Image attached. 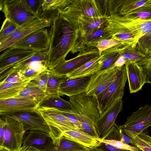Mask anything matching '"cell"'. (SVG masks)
Instances as JSON below:
<instances>
[{
    "label": "cell",
    "instance_id": "6da1fadb",
    "mask_svg": "<svg viewBox=\"0 0 151 151\" xmlns=\"http://www.w3.org/2000/svg\"><path fill=\"white\" fill-rule=\"evenodd\" d=\"M49 47L45 65L49 70L65 60L79 37L77 28L59 13L52 20L49 31Z\"/></svg>",
    "mask_w": 151,
    "mask_h": 151
},
{
    "label": "cell",
    "instance_id": "7a4b0ae2",
    "mask_svg": "<svg viewBox=\"0 0 151 151\" xmlns=\"http://www.w3.org/2000/svg\"><path fill=\"white\" fill-rule=\"evenodd\" d=\"M69 98L73 114L81 122L85 131L99 138L95 127L100 116L96 96L88 95L85 92Z\"/></svg>",
    "mask_w": 151,
    "mask_h": 151
},
{
    "label": "cell",
    "instance_id": "3957f363",
    "mask_svg": "<svg viewBox=\"0 0 151 151\" xmlns=\"http://www.w3.org/2000/svg\"><path fill=\"white\" fill-rule=\"evenodd\" d=\"M58 13L78 29L85 23L101 17L102 14L96 0H70Z\"/></svg>",
    "mask_w": 151,
    "mask_h": 151
},
{
    "label": "cell",
    "instance_id": "277c9868",
    "mask_svg": "<svg viewBox=\"0 0 151 151\" xmlns=\"http://www.w3.org/2000/svg\"><path fill=\"white\" fill-rule=\"evenodd\" d=\"M1 11L5 18L9 19L22 28L40 18L30 9L26 0H4Z\"/></svg>",
    "mask_w": 151,
    "mask_h": 151
},
{
    "label": "cell",
    "instance_id": "5b68a950",
    "mask_svg": "<svg viewBox=\"0 0 151 151\" xmlns=\"http://www.w3.org/2000/svg\"><path fill=\"white\" fill-rule=\"evenodd\" d=\"M127 80L124 65L120 67L114 81L96 96L100 115L122 99Z\"/></svg>",
    "mask_w": 151,
    "mask_h": 151
},
{
    "label": "cell",
    "instance_id": "8992f818",
    "mask_svg": "<svg viewBox=\"0 0 151 151\" xmlns=\"http://www.w3.org/2000/svg\"><path fill=\"white\" fill-rule=\"evenodd\" d=\"M49 126L52 135L54 145L63 133L79 129L58 109L53 108H37Z\"/></svg>",
    "mask_w": 151,
    "mask_h": 151
},
{
    "label": "cell",
    "instance_id": "52a82bcc",
    "mask_svg": "<svg viewBox=\"0 0 151 151\" xmlns=\"http://www.w3.org/2000/svg\"><path fill=\"white\" fill-rule=\"evenodd\" d=\"M151 126V105L146 104L133 112L123 125L119 126L132 139Z\"/></svg>",
    "mask_w": 151,
    "mask_h": 151
},
{
    "label": "cell",
    "instance_id": "ba28073f",
    "mask_svg": "<svg viewBox=\"0 0 151 151\" xmlns=\"http://www.w3.org/2000/svg\"><path fill=\"white\" fill-rule=\"evenodd\" d=\"M1 116L6 124L3 143L0 147L8 151H19L25 133L22 124L18 120L9 116Z\"/></svg>",
    "mask_w": 151,
    "mask_h": 151
},
{
    "label": "cell",
    "instance_id": "9c48e42d",
    "mask_svg": "<svg viewBox=\"0 0 151 151\" xmlns=\"http://www.w3.org/2000/svg\"><path fill=\"white\" fill-rule=\"evenodd\" d=\"M120 68L114 66L91 75L86 91V94L97 96L103 92L115 80Z\"/></svg>",
    "mask_w": 151,
    "mask_h": 151
},
{
    "label": "cell",
    "instance_id": "30bf717a",
    "mask_svg": "<svg viewBox=\"0 0 151 151\" xmlns=\"http://www.w3.org/2000/svg\"><path fill=\"white\" fill-rule=\"evenodd\" d=\"M100 55L96 48H91L80 52L75 57L61 62L50 70L55 74L65 76L86 63Z\"/></svg>",
    "mask_w": 151,
    "mask_h": 151
},
{
    "label": "cell",
    "instance_id": "8fae6325",
    "mask_svg": "<svg viewBox=\"0 0 151 151\" xmlns=\"http://www.w3.org/2000/svg\"><path fill=\"white\" fill-rule=\"evenodd\" d=\"M7 116L19 120L22 124L25 132L28 130L43 131L49 134L52 138L49 126L37 108Z\"/></svg>",
    "mask_w": 151,
    "mask_h": 151
},
{
    "label": "cell",
    "instance_id": "7c38bea8",
    "mask_svg": "<svg viewBox=\"0 0 151 151\" xmlns=\"http://www.w3.org/2000/svg\"><path fill=\"white\" fill-rule=\"evenodd\" d=\"M12 47L35 51H46L49 47V31L47 28L36 30L20 40Z\"/></svg>",
    "mask_w": 151,
    "mask_h": 151
},
{
    "label": "cell",
    "instance_id": "4fadbf2b",
    "mask_svg": "<svg viewBox=\"0 0 151 151\" xmlns=\"http://www.w3.org/2000/svg\"><path fill=\"white\" fill-rule=\"evenodd\" d=\"M52 20L40 18L33 23L22 28H18L2 42L0 43V52L12 47L18 42L38 29L50 27Z\"/></svg>",
    "mask_w": 151,
    "mask_h": 151
},
{
    "label": "cell",
    "instance_id": "5bb4252c",
    "mask_svg": "<svg viewBox=\"0 0 151 151\" xmlns=\"http://www.w3.org/2000/svg\"><path fill=\"white\" fill-rule=\"evenodd\" d=\"M122 99L101 114L97 121L95 127L99 137L104 138L115 124V121L123 109Z\"/></svg>",
    "mask_w": 151,
    "mask_h": 151
},
{
    "label": "cell",
    "instance_id": "9a60e30c",
    "mask_svg": "<svg viewBox=\"0 0 151 151\" xmlns=\"http://www.w3.org/2000/svg\"><path fill=\"white\" fill-rule=\"evenodd\" d=\"M105 27L110 38L118 40L123 45L136 47L138 41L130 32L110 15L108 16Z\"/></svg>",
    "mask_w": 151,
    "mask_h": 151
},
{
    "label": "cell",
    "instance_id": "2e32d148",
    "mask_svg": "<svg viewBox=\"0 0 151 151\" xmlns=\"http://www.w3.org/2000/svg\"><path fill=\"white\" fill-rule=\"evenodd\" d=\"M37 105L35 101L24 98L15 97L0 99V115H11L35 109L37 108Z\"/></svg>",
    "mask_w": 151,
    "mask_h": 151
},
{
    "label": "cell",
    "instance_id": "e0dca14e",
    "mask_svg": "<svg viewBox=\"0 0 151 151\" xmlns=\"http://www.w3.org/2000/svg\"><path fill=\"white\" fill-rule=\"evenodd\" d=\"M35 51L11 47L0 56V74L31 56Z\"/></svg>",
    "mask_w": 151,
    "mask_h": 151
},
{
    "label": "cell",
    "instance_id": "ac0fdd59",
    "mask_svg": "<svg viewBox=\"0 0 151 151\" xmlns=\"http://www.w3.org/2000/svg\"><path fill=\"white\" fill-rule=\"evenodd\" d=\"M54 145L53 139L49 134L43 131L30 130L24 133L22 147H32L40 151H45Z\"/></svg>",
    "mask_w": 151,
    "mask_h": 151
},
{
    "label": "cell",
    "instance_id": "d6986e66",
    "mask_svg": "<svg viewBox=\"0 0 151 151\" xmlns=\"http://www.w3.org/2000/svg\"><path fill=\"white\" fill-rule=\"evenodd\" d=\"M105 25L101 28L82 37H79L71 52L72 53L83 52L96 47L97 43L105 39H110Z\"/></svg>",
    "mask_w": 151,
    "mask_h": 151
},
{
    "label": "cell",
    "instance_id": "ffe728a7",
    "mask_svg": "<svg viewBox=\"0 0 151 151\" xmlns=\"http://www.w3.org/2000/svg\"><path fill=\"white\" fill-rule=\"evenodd\" d=\"M130 93L141 90L147 83L145 76L141 68L136 61L128 60L125 65Z\"/></svg>",
    "mask_w": 151,
    "mask_h": 151
},
{
    "label": "cell",
    "instance_id": "44dd1931",
    "mask_svg": "<svg viewBox=\"0 0 151 151\" xmlns=\"http://www.w3.org/2000/svg\"><path fill=\"white\" fill-rule=\"evenodd\" d=\"M90 78V76L73 79L65 77L60 86L59 95L70 97L85 92Z\"/></svg>",
    "mask_w": 151,
    "mask_h": 151
},
{
    "label": "cell",
    "instance_id": "7402d4cb",
    "mask_svg": "<svg viewBox=\"0 0 151 151\" xmlns=\"http://www.w3.org/2000/svg\"><path fill=\"white\" fill-rule=\"evenodd\" d=\"M105 54L99 55L86 63L79 68L65 76L70 79L91 76L100 71L104 60Z\"/></svg>",
    "mask_w": 151,
    "mask_h": 151
},
{
    "label": "cell",
    "instance_id": "603a6c76",
    "mask_svg": "<svg viewBox=\"0 0 151 151\" xmlns=\"http://www.w3.org/2000/svg\"><path fill=\"white\" fill-rule=\"evenodd\" d=\"M136 24L142 36L138 40L136 47L147 56L151 53V19H136Z\"/></svg>",
    "mask_w": 151,
    "mask_h": 151
},
{
    "label": "cell",
    "instance_id": "cb8c5ba5",
    "mask_svg": "<svg viewBox=\"0 0 151 151\" xmlns=\"http://www.w3.org/2000/svg\"><path fill=\"white\" fill-rule=\"evenodd\" d=\"M62 136H64L66 139L87 148H92L97 146L102 139L81 129L78 131H68L63 133Z\"/></svg>",
    "mask_w": 151,
    "mask_h": 151
},
{
    "label": "cell",
    "instance_id": "d4e9b609",
    "mask_svg": "<svg viewBox=\"0 0 151 151\" xmlns=\"http://www.w3.org/2000/svg\"><path fill=\"white\" fill-rule=\"evenodd\" d=\"M37 108H53L60 111L73 114L71 104L61 98L59 95L48 94L38 104Z\"/></svg>",
    "mask_w": 151,
    "mask_h": 151
},
{
    "label": "cell",
    "instance_id": "484cf974",
    "mask_svg": "<svg viewBox=\"0 0 151 151\" xmlns=\"http://www.w3.org/2000/svg\"><path fill=\"white\" fill-rule=\"evenodd\" d=\"M70 0H42L38 15L40 18L52 20Z\"/></svg>",
    "mask_w": 151,
    "mask_h": 151
},
{
    "label": "cell",
    "instance_id": "4316f807",
    "mask_svg": "<svg viewBox=\"0 0 151 151\" xmlns=\"http://www.w3.org/2000/svg\"><path fill=\"white\" fill-rule=\"evenodd\" d=\"M29 81L7 83L0 85V99L17 97Z\"/></svg>",
    "mask_w": 151,
    "mask_h": 151
},
{
    "label": "cell",
    "instance_id": "83f0119b",
    "mask_svg": "<svg viewBox=\"0 0 151 151\" xmlns=\"http://www.w3.org/2000/svg\"><path fill=\"white\" fill-rule=\"evenodd\" d=\"M29 82L16 97L32 99L35 101L38 105L48 94L41 88L31 84Z\"/></svg>",
    "mask_w": 151,
    "mask_h": 151
},
{
    "label": "cell",
    "instance_id": "f1b7e54d",
    "mask_svg": "<svg viewBox=\"0 0 151 151\" xmlns=\"http://www.w3.org/2000/svg\"><path fill=\"white\" fill-rule=\"evenodd\" d=\"M87 148L78 143L66 139L62 136L55 145L45 151H79Z\"/></svg>",
    "mask_w": 151,
    "mask_h": 151
},
{
    "label": "cell",
    "instance_id": "f546056e",
    "mask_svg": "<svg viewBox=\"0 0 151 151\" xmlns=\"http://www.w3.org/2000/svg\"><path fill=\"white\" fill-rule=\"evenodd\" d=\"M107 15L91 20L78 28L79 37H82L89 34L105 25L108 18Z\"/></svg>",
    "mask_w": 151,
    "mask_h": 151
},
{
    "label": "cell",
    "instance_id": "4dcf8cb0",
    "mask_svg": "<svg viewBox=\"0 0 151 151\" xmlns=\"http://www.w3.org/2000/svg\"><path fill=\"white\" fill-rule=\"evenodd\" d=\"M151 3V0H125L115 14L125 16L141 6Z\"/></svg>",
    "mask_w": 151,
    "mask_h": 151
},
{
    "label": "cell",
    "instance_id": "1f68e13d",
    "mask_svg": "<svg viewBox=\"0 0 151 151\" xmlns=\"http://www.w3.org/2000/svg\"><path fill=\"white\" fill-rule=\"evenodd\" d=\"M119 53L126 61L131 60L137 62L146 56L136 47L131 45H120Z\"/></svg>",
    "mask_w": 151,
    "mask_h": 151
},
{
    "label": "cell",
    "instance_id": "d6a6232c",
    "mask_svg": "<svg viewBox=\"0 0 151 151\" xmlns=\"http://www.w3.org/2000/svg\"><path fill=\"white\" fill-rule=\"evenodd\" d=\"M20 69L14 66L0 74V85L7 83L23 82L20 74Z\"/></svg>",
    "mask_w": 151,
    "mask_h": 151
},
{
    "label": "cell",
    "instance_id": "836d02e7",
    "mask_svg": "<svg viewBox=\"0 0 151 151\" xmlns=\"http://www.w3.org/2000/svg\"><path fill=\"white\" fill-rule=\"evenodd\" d=\"M131 144L142 151H151V137L144 132L138 134L131 139Z\"/></svg>",
    "mask_w": 151,
    "mask_h": 151
},
{
    "label": "cell",
    "instance_id": "e575fe53",
    "mask_svg": "<svg viewBox=\"0 0 151 151\" xmlns=\"http://www.w3.org/2000/svg\"><path fill=\"white\" fill-rule=\"evenodd\" d=\"M124 16L131 19L151 20V3L141 6Z\"/></svg>",
    "mask_w": 151,
    "mask_h": 151
},
{
    "label": "cell",
    "instance_id": "d590c367",
    "mask_svg": "<svg viewBox=\"0 0 151 151\" xmlns=\"http://www.w3.org/2000/svg\"><path fill=\"white\" fill-rule=\"evenodd\" d=\"M37 62H33L20 69V74L23 81H31L37 77L43 70H39L37 68L35 67Z\"/></svg>",
    "mask_w": 151,
    "mask_h": 151
},
{
    "label": "cell",
    "instance_id": "8d00e7d4",
    "mask_svg": "<svg viewBox=\"0 0 151 151\" xmlns=\"http://www.w3.org/2000/svg\"><path fill=\"white\" fill-rule=\"evenodd\" d=\"M47 51H35L31 56L17 63L14 66L20 69L32 63L36 62H42L45 65L47 59Z\"/></svg>",
    "mask_w": 151,
    "mask_h": 151
},
{
    "label": "cell",
    "instance_id": "74e56055",
    "mask_svg": "<svg viewBox=\"0 0 151 151\" xmlns=\"http://www.w3.org/2000/svg\"><path fill=\"white\" fill-rule=\"evenodd\" d=\"M65 77L57 76L52 73L47 83L46 92L48 94L59 95L60 86Z\"/></svg>",
    "mask_w": 151,
    "mask_h": 151
},
{
    "label": "cell",
    "instance_id": "f35d334b",
    "mask_svg": "<svg viewBox=\"0 0 151 151\" xmlns=\"http://www.w3.org/2000/svg\"><path fill=\"white\" fill-rule=\"evenodd\" d=\"M52 73V72L47 68L42 70L37 77L29 81V83L46 91L48 81Z\"/></svg>",
    "mask_w": 151,
    "mask_h": 151
},
{
    "label": "cell",
    "instance_id": "ab89813d",
    "mask_svg": "<svg viewBox=\"0 0 151 151\" xmlns=\"http://www.w3.org/2000/svg\"><path fill=\"white\" fill-rule=\"evenodd\" d=\"M19 28L9 19L5 18L0 31V43L4 41Z\"/></svg>",
    "mask_w": 151,
    "mask_h": 151
},
{
    "label": "cell",
    "instance_id": "60d3db41",
    "mask_svg": "<svg viewBox=\"0 0 151 151\" xmlns=\"http://www.w3.org/2000/svg\"><path fill=\"white\" fill-rule=\"evenodd\" d=\"M145 76L147 83L151 84V54L137 62Z\"/></svg>",
    "mask_w": 151,
    "mask_h": 151
},
{
    "label": "cell",
    "instance_id": "b9f144b4",
    "mask_svg": "<svg viewBox=\"0 0 151 151\" xmlns=\"http://www.w3.org/2000/svg\"><path fill=\"white\" fill-rule=\"evenodd\" d=\"M121 44L118 40L113 38L105 39L99 42L96 46L100 55L105 50Z\"/></svg>",
    "mask_w": 151,
    "mask_h": 151
},
{
    "label": "cell",
    "instance_id": "7bdbcfd3",
    "mask_svg": "<svg viewBox=\"0 0 151 151\" xmlns=\"http://www.w3.org/2000/svg\"><path fill=\"white\" fill-rule=\"evenodd\" d=\"M101 142L110 144L119 149L130 150L133 151H140L141 150L138 147L126 144L120 141L114 140L101 139Z\"/></svg>",
    "mask_w": 151,
    "mask_h": 151
},
{
    "label": "cell",
    "instance_id": "ee69618b",
    "mask_svg": "<svg viewBox=\"0 0 151 151\" xmlns=\"http://www.w3.org/2000/svg\"><path fill=\"white\" fill-rule=\"evenodd\" d=\"M102 139L116 140L122 142V137L119 126L115 124L108 134Z\"/></svg>",
    "mask_w": 151,
    "mask_h": 151
},
{
    "label": "cell",
    "instance_id": "f6af8a7d",
    "mask_svg": "<svg viewBox=\"0 0 151 151\" xmlns=\"http://www.w3.org/2000/svg\"><path fill=\"white\" fill-rule=\"evenodd\" d=\"M42 0H26L33 12L38 15ZM39 16V15H38Z\"/></svg>",
    "mask_w": 151,
    "mask_h": 151
},
{
    "label": "cell",
    "instance_id": "bcb514c9",
    "mask_svg": "<svg viewBox=\"0 0 151 151\" xmlns=\"http://www.w3.org/2000/svg\"><path fill=\"white\" fill-rule=\"evenodd\" d=\"M97 147L101 151H127L118 148L113 145L101 142L97 145Z\"/></svg>",
    "mask_w": 151,
    "mask_h": 151
},
{
    "label": "cell",
    "instance_id": "7dc6e473",
    "mask_svg": "<svg viewBox=\"0 0 151 151\" xmlns=\"http://www.w3.org/2000/svg\"><path fill=\"white\" fill-rule=\"evenodd\" d=\"M61 112L63 114L66 116L71 122L75 124L79 129L85 132L83 127L82 124L75 116L72 114L67 113L63 112Z\"/></svg>",
    "mask_w": 151,
    "mask_h": 151
},
{
    "label": "cell",
    "instance_id": "c3c4849f",
    "mask_svg": "<svg viewBox=\"0 0 151 151\" xmlns=\"http://www.w3.org/2000/svg\"><path fill=\"white\" fill-rule=\"evenodd\" d=\"M6 122L1 117L0 119V147L2 146L4 139Z\"/></svg>",
    "mask_w": 151,
    "mask_h": 151
},
{
    "label": "cell",
    "instance_id": "681fc988",
    "mask_svg": "<svg viewBox=\"0 0 151 151\" xmlns=\"http://www.w3.org/2000/svg\"><path fill=\"white\" fill-rule=\"evenodd\" d=\"M126 62V60L122 56L120 55L114 66L115 67H121L124 65Z\"/></svg>",
    "mask_w": 151,
    "mask_h": 151
},
{
    "label": "cell",
    "instance_id": "f907efd6",
    "mask_svg": "<svg viewBox=\"0 0 151 151\" xmlns=\"http://www.w3.org/2000/svg\"><path fill=\"white\" fill-rule=\"evenodd\" d=\"M119 129L122 137V142L128 145H129L130 143L131 144L132 140L131 139L125 134L120 128Z\"/></svg>",
    "mask_w": 151,
    "mask_h": 151
},
{
    "label": "cell",
    "instance_id": "816d5d0a",
    "mask_svg": "<svg viewBox=\"0 0 151 151\" xmlns=\"http://www.w3.org/2000/svg\"><path fill=\"white\" fill-rule=\"evenodd\" d=\"M19 151H40L35 148L29 146L21 147Z\"/></svg>",
    "mask_w": 151,
    "mask_h": 151
},
{
    "label": "cell",
    "instance_id": "f5cc1de1",
    "mask_svg": "<svg viewBox=\"0 0 151 151\" xmlns=\"http://www.w3.org/2000/svg\"><path fill=\"white\" fill-rule=\"evenodd\" d=\"M79 151H101L98 148L97 146L92 148H87L82 150Z\"/></svg>",
    "mask_w": 151,
    "mask_h": 151
},
{
    "label": "cell",
    "instance_id": "db71d44e",
    "mask_svg": "<svg viewBox=\"0 0 151 151\" xmlns=\"http://www.w3.org/2000/svg\"><path fill=\"white\" fill-rule=\"evenodd\" d=\"M0 151H8L7 150L4 149V148L0 147Z\"/></svg>",
    "mask_w": 151,
    "mask_h": 151
},
{
    "label": "cell",
    "instance_id": "11a10c76",
    "mask_svg": "<svg viewBox=\"0 0 151 151\" xmlns=\"http://www.w3.org/2000/svg\"><path fill=\"white\" fill-rule=\"evenodd\" d=\"M127 151H133L130 150H127Z\"/></svg>",
    "mask_w": 151,
    "mask_h": 151
},
{
    "label": "cell",
    "instance_id": "9f6ffc18",
    "mask_svg": "<svg viewBox=\"0 0 151 151\" xmlns=\"http://www.w3.org/2000/svg\"><path fill=\"white\" fill-rule=\"evenodd\" d=\"M150 54H151V53Z\"/></svg>",
    "mask_w": 151,
    "mask_h": 151
}]
</instances>
